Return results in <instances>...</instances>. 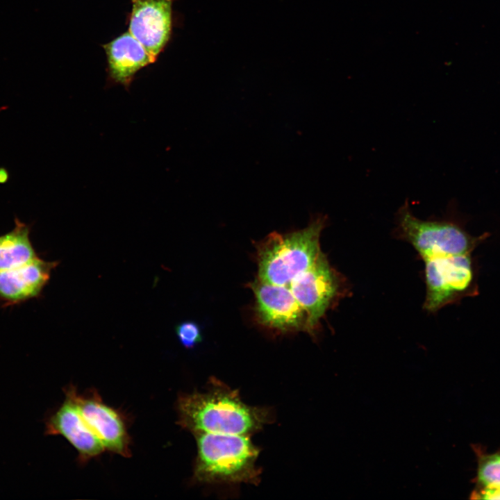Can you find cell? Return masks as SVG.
Instances as JSON below:
<instances>
[{"label": "cell", "mask_w": 500, "mask_h": 500, "mask_svg": "<svg viewBox=\"0 0 500 500\" xmlns=\"http://www.w3.org/2000/svg\"><path fill=\"white\" fill-rule=\"evenodd\" d=\"M255 297V315L262 326L278 332L306 331L311 334L308 317L288 285L263 282L249 283Z\"/></svg>", "instance_id": "5"}, {"label": "cell", "mask_w": 500, "mask_h": 500, "mask_svg": "<svg viewBox=\"0 0 500 500\" xmlns=\"http://www.w3.org/2000/svg\"><path fill=\"white\" fill-rule=\"evenodd\" d=\"M326 223V216L317 215L302 229L287 233L273 232L257 243V278L271 284L289 285L322 253L319 238Z\"/></svg>", "instance_id": "2"}, {"label": "cell", "mask_w": 500, "mask_h": 500, "mask_svg": "<svg viewBox=\"0 0 500 500\" xmlns=\"http://www.w3.org/2000/svg\"><path fill=\"white\" fill-rule=\"evenodd\" d=\"M174 0H131L128 31L155 60L172 33Z\"/></svg>", "instance_id": "9"}, {"label": "cell", "mask_w": 500, "mask_h": 500, "mask_svg": "<svg viewBox=\"0 0 500 500\" xmlns=\"http://www.w3.org/2000/svg\"><path fill=\"white\" fill-rule=\"evenodd\" d=\"M81 415L99 438L105 450L128 457L131 455L129 437L121 415L104 403L96 394L82 395L70 385L65 390Z\"/></svg>", "instance_id": "8"}, {"label": "cell", "mask_w": 500, "mask_h": 500, "mask_svg": "<svg viewBox=\"0 0 500 500\" xmlns=\"http://www.w3.org/2000/svg\"><path fill=\"white\" fill-rule=\"evenodd\" d=\"M176 334L181 344L187 349H192L202 340L199 326L192 321H185L175 327Z\"/></svg>", "instance_id": "15"}, {"label": "cell", "mask_w": 500, "mask_h": 500, "mask_svg": "<svg viewBox=\"0 0 500 500\" xmlns=\"http://www.w3.org/2000/svg\"><path fill=\"white\" fill-rule=\"evenodd\" d=\"M30 226L15 217V227L0 235V270L19 267L38 258L30 240Z\"/></svg>", "instance_id": "13"}, {"label": "cell", "mask_w": 500, "mask_h": 500, "mask_svg": "<svg viewBox=\"0 0 500 500\" xmlns=\"http://www.w3.org/2000/svg\"><path fill=\"white\" fill-rule=\"evenodd\" d=\"M58 264L38 257L19 267L0 270V301L9 306L38 297Z\"/></svg>", "instance_id": "10"}, {"label": "cell", "mask_w": 500, "mask_h": 500, "mask_svg": "<svg viewBox=\"0 0 500 500\" xmlns=\"http://www.w3.org/2000/svg\"><path fill=\"white\" fill-rule=\"evenodd\" d=\"M45 433L65 438L77 450L83 462L99 456L105 450L75 403L67 397L47 419Z\"/></svg>", "instance_id": "11"}, {"label": "cell", "mask_w": 500, "mask_h": 500, "mask_svg": "<svg viewBox=\"0 0 500 500\" xmlns=\"http://www.w3.org/2000/svg\"><path fill=\"white\" fill-rule=\"evenodd\" d=\"M397 231L423 260L468 253L466 233L452 220H422L411 211L406 199L396 213Z\"/></svg>", "instance_id": "4"}, {"label": "cell", "mask_w": 500, "mask_h": 500, "mask_svg": "<svg viewBox=\"0 0 500 500\" xmlns=\"http://www.w3.org/2000/svg\"><path fill=\"white\" fill-rule=\"evenodd\" d=\"M426 295L424 308L435 312L465 291L472 280L467 253L424 260Z\"/></svg>", "instance_id": "7"}, {"label": "cell", "mask_w": 500, "mask_h": 500, "mask_svg": "<svg viewBox=\"0 0 500 500\" xmlns=\"http://www.w3.org/2000/svg\"><path fill=\"white\" fill-rule=\"evenodd\" d=\"M10 178V173L8 170L3 167H0V184L6 183Z\"/></svg>", "instance_id": "17"}, {"label": "cell", "mask_w": 500, "mask_h": 500, "mask_svg": "<svg viewBox=\"0 0 500 500\" xmlns=\"http://www.w3.org/2000/svg\"><path fill=\"white\" fill-rule=\"evenodd\" d=\"M205 392L183 394L177 401L178 424L194 434L247 435L269 421V412L244 403L238 393L213 383Z\"/></svg>", "instance_id": "1"}, {"label": "cell", "mask_w": 500, "mask_h": 500, "mask_svg": "<svg viewBox=\"0 0 500 500\" xmlns=\"http://www.w3.org/2000/svg\"><path fill=\"white\" fill-rule=\"evenodd\" d=\"M478 486L500 485V451L494 453H480L477 451Z\"/></svg>", "instance_id": "14"}, {"label": "cell", "mask_w": 500, "mask_h": 500, "mask_svg": "<svg viewBox=\"0 0 500 500\" xmlns=\"http://www.w3.org/2000/svg\"><path fill=\"white\" fill-rule=\"evenodd\" d=\"M473 498L481 499H500V485L478 486L473 492Z\"/></svg>", "instance_id": "16"}, {"label": "cell", "mask_w": 500, "mask_h": 500, "mask_svg": "<svg viewBox=\"0 0 500 500\" xmlns=\"http://www.w3.org/2000/svg\"><path fill=\"white\" fill-rule=\"evenodd\" d=\"M102 47L107 58L108 78L126 89L139 70L156 61L129 31Z\"/></svg>", "instance_id": "12"}, {"label": "cell", "mask_w": 500, "mask_h": 500, "mask_svg": "<svg viewBox=\"0 0 500 500\" xmlns=\"http://www.w3.org/2000/svg\"><path fill=\"white\" fill-rule=\"evenodd\" d=\"M197 456L194 478L203 483L258 482L256 462L259 449L247 435L209 433L194 434Z\"/></svg>", "instance_id": "3"}, {"label": "cell", "mask_w": 500, "mask_h": 500, "mask_svg": "<svg viewBox=\"0 0 500 500\" xmlns=\"http://www.w3.org/2000/svg\"><path fill=\"white\" fill-rule=\"evenodd\" d=\"M288 286L306 311L313 334L320 319L341 294L339 274L322 253L313 265L297 276Z\"/></svg>", "instance_id": "6"}]
</instances>
